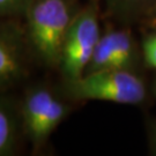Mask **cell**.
Instances as JSON below:
<instances>
[{"label": "cell", "instance_id": "8992f818", "mask_svg": "<svg viewBox=\"0 0 156 156\" xmlns=\"http://www.w3.org/2000/svg\"><path fill=\"white\" fill-rule=\"evenodd\" d=\"M117 30H109L101 36L84 74L106 69H117Z\"/></svg>", "mask_w": 156, "mask_h": 156}, {"label": "cell", "instance_id": "9c48e42d", "mask_svg": "<svg viewBox=\"0 0 156 156\" xmlns=\"http://www.w3.org/2000/svg\"><path fill=\"white\" fill-rule=\"evenodd\" d=\"M144 56L147 65L156 68V34L147 37L144 42Z\"/></svg>", "mask_w": 156, "mask_h": 156}, {"label": "cell", "instance_id": "ba28073f", "mask_svg": "<svg viewBox=\"0 0 156 156\" xmlns=\"http://www.w3.org/2000/svg\"><path fill=\"white\" fill-rule=\"evenodd\" d=\"M33 0H0V17L26 13Z\"/></svg>", "mask_w": 156, "mask_h": 156}, {"label": "cell", "instance_id": "7a4b0ae2", "mask_svg": "<svg viewBox=\"0 0 156 156\" xmlns=\"http://www.w3.org/2000/svg\"><path fill=\"white\" fill-rule=\"evenodd\" d=\"M66 87L68 94L75 100L139 104L146 97L142 80L126 69L87 73L76 80L66 82Z\"/></svg>", "mask_w": 156, "mask_h": 156}, {"label": "cell", "instance_id": "3957f363", "mask_svg": "<svg viewBox=\"0 0 156 156\" xmlns=\"http://www.w3.org/2000/svg\"><path fill=\"white\" fill-rule=\"evenodd\" d=\"M100 37L97 9L89 5L76 13L64 39L58 68L65 82L83 75Z\"/></svg>", "mask_w": 156, "mask_h": 156}, {"label": "cell", "instance_id": "5b68a950", "mask_svg": "<svg viewBox=\"0 0 156 156\" xmlns=\"http://www.w3.org/2000/svg\"><path fill=\"white\" fill-rule=\"evenodd\" d=\"M26 72L24 57L13 36L0 29V90L15 84Z\"/></svg>", "mask_w": 156, "mask_h": 156}, {"label": "cell", "instance_id": "30bf717a", "mask_svg": "<svg viewBox=\"0 0 156 156\" xmlns=\"http://www.w3.org/2000/svg\"><path fill=\"white\" fill-rule=\"evenodd\" d=\"M120 4H134V2H138L140 0H116Z\"/></svg>", "mask_w": 156, "mask_h": 156}, {"label": "cell", "instance_id": "277c9868", "mask_svg": "<svg viewBox=\"0 0 156 156\" xmlns=\"http://www.w3.org/2000/svg\"><path fill=\"white\" fill-rule=\"evenodd\" d=\"M57 95L48 87H35L26 94L21 105V122L30 142L34 145L39 127Z\"/></svg>", "mask_w": 156, "mask_h": 156}, {"label": "cell", "instance_id": "6da1fadb", "mask_svg": "<svg viewBox=\"0 0 156 156\" xmlns=\"http://www.w3.org/2000/svg\"><path fill=\"white\" fill-rule=\"evenodd\" d=\"M74 0H33L26 11L28 43L41 62L58 67L62 48L76 15Z\"/></svg>", "mask_w": 156, "mask_h": 156}, {"label": "cell", "instance_id": "52a82bcc", "mask_svg": "<svg viewBox=\"0 0 156 156\" xmlns=\"http://www.w3.org/2000/svg\"><path fill=\"white\" fill-rule=\"evenodd\" d=\"M16 117L11 104L0 98V156L12 154L16 145Z\"/></svg>", "mask_w": 156, "mask_h": 156}]
</instances>
